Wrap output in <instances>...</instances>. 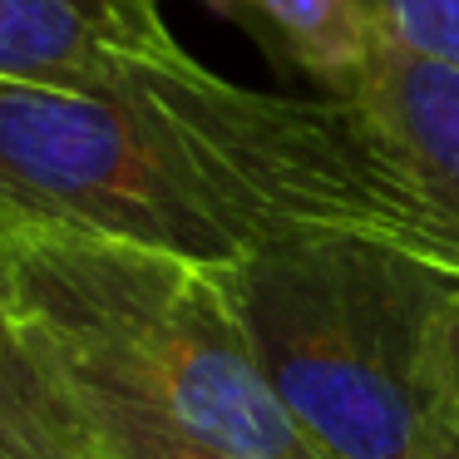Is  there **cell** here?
I'll list each match as a JSON object with an SVG mask.
<instances>
[{
    "mask_svg": "<svg viewBox=\"0 0 459 459\" xmlns=\"http://www.w3.org/2000/svg\"><path fill=\"white\" fill-rule=\"evenodd\" d=\"M90 459H100V455H90Z\"/></svg>",
    "mask_w": 459,
    "mask_h": 459,
    "instance_id": "7c38bea8",
    "label": "cell"
},
{
    "mask_svg": "<svg viewBox=\"0 0 459 459\" xmlns=\"http://www.w3.org/2000/svg\"><path fill=\"white\" fill-rule=\"evenodd\" d=\"M366 15L385 40L459 70V0H366Z\"/></svg>",
    "mask_w": 459,
    "mask_h": 459,
    "instance_id": "9c48e42d",
    "label": "cell"
},
{
    "mask_svg": "<svg viewBox=\"0 0 459 459\" xmlns=\"http://www.w3.org/2000/svg\"><path fill=\"white\" fill-rule=\"evenodd\" d=\"M425 459H459V415L449 410V420L439 425V435H435V445L425 449Z\"/></svg>",
    "mask_w": 459,
    "mask_h": 459,
    "instance_id": "8fae6325",
    "label": "cell"
},
{
    "mask_svg": "<svg viewBox=\"0 0 459 459\" xmlns=\"http://www.w3.org/2000/svg\"><path fill=\"white\" fill-rule=\"evenodd\" d=\"M173 55L159 0H0V84L109 94Z\"/></svg>",
    "mask_w": 459,
    "mask_h": 459,
    "instance_id": "5b68a950",
    "label": "cell"
},
{
    "mask_svg": "<svg viewBox=\"0 0 459 459\" xmlns=\"http://www.w3.org/2000/svg\"><path fill=\"white\" fill-rule=\"evenodd\" d=\"M341 100L370 119L415 193L420 222L410 252L459 277V70L376 30L366 74Z\"/></svg>",
    "mask_w": 459,
    "mask_h": 459,
    "instance_id": "277c9868",
    "label": "cell"
},
{
    "mask_svg": "<svg viewBox=\"0 0 459 459\" xmlns=\"http://www.w3.org/2000/svg\"><path fill=\"white\" fill-rule=\"evenodd\" d=\"M439 370H445V390H449V410L459 415V291L449 301L445 331H439Z\"/></svg>",
    "mask_w": 459,
    "mask_h": 459,
    "instance_id": "30bf717a",
    "label": "cell"
},
{
    "mask_svg": "<svg viewBox=\"0 0 459 459\" xmlns=\"http://www.w3.org/2000/svg\"><path fill=\"white\" fill-rule=\"evenodd\" d=\"M0 222L238 267L291 228L415 242V193L351 100L262 94L188 50L109 94L0 84Z\"/></svg>",
    "mask_w": 459,
    "mask_h": 459,
    "instance_id": "6da1fadb",
    "label": "cell"
},
{
    "mask_svg": "<svg viewBox=\"0 0 459 459\" xmlns=\"http://www.w3.org/2000/svg\"><path fill=\"white\" fill-rule=\"evenodd\" d=\"M0 287L65 385L134 400L257 459H321L272 395L218 267L0 222Z\"/></svg>",
    "mask_w": 459,
    "mask_h": 459,
    "instance_id": "3957f363",
    "label": "cell"
},
{
    "mask_svg": "<svg viewBox=\"0 0 459 459\" xmlns=\"http://www.w3.org/2000/svg\"><path fill=\"white\" fill-rule=\"evenodd\" d=\"M203 5L242 25L272 65L321 84L326 100L356 90L376 50L366 0H203Z\"/></svg>",
    "mask_w": 459,
    "mask_h": 459,
    "instance_id": "8992f818",
    "label": "cell"
},
{
    "mask_svg": "<svg viewBox=\"0 0 459 459\" xmlns=\"http://www.w3.org/2000/svg\"><path fill=\"white\" fill-rule=\"evenodd\" d=\"M222 281L272 395L321 459H425L449 420L439 331L455 272L376 232L291 228Z\"/></svg>",
    "mask_w": 459,
    "mask_h": 459,
    "instance_id": "7a4b0ae2",
    "label": "cell"
},
{
    "mask_svg": "<svg viewBox=\"0 0 459 459\" xmlns=\"http://www.w3.org/2000/svg\"><path fill=\"white\" fill-rule=\"evenodd\" d=\"M90 429L70 385L0 287V459H90Z\"/></svg>",
    "mask_w": 459,
    "mask_h": 459,
    "instance_id": "52a82bcc",
    "label": "cell"
},
{
    "mask_svg": "<svg viewBox=\"0 0 459 459\" xmlns=\"http://www.w3.org/2000/svg\"><path fill=\"white\" fill-rule=\"evenodd\" d=\"M70 395L80 405L90 445L100 459H257L232 445L193 435V429L173 425L159 410H143L134 400L104 395V390H74V385H70Z\"/></svg>",
    "mask_w": 459,
    "mask_h": 459,
    "instance_id": "ba28073f",
    "label": "cell"
}]
</instances>
